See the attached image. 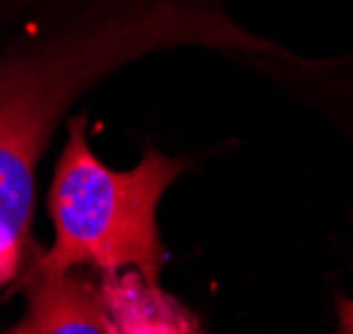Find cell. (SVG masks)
I'll list each match as a JSON object with an SVG mask.
<instances>
[{
    "instance_id": "6da1fadb",
    "label": "cell",
    "mask_w": 353,
    "mask_h": 334,
    "mask_svg": "<svg viewBox=\"0 0 353 334\" xmlns=\"http://www.w3.org/2000/svg\"><path fill=\"white\" fill-rule=\"evenodd\" d=\"M173 45L292 59L205 0H109L0 61V286L32 255L37 159L59 117L104 74Z\"/></svg>"
},
{
    "instance_id": "7a4b0ae2",
    "label": "cell",
    "mask_w": 353,
    "mask_h": 334,
    "mask_svg": "<svg viewBox=\"0 0 353 334\" xmlns=\"http://www.w3.org/2000/svg\"><path fill=\"white\" fill-rule=\"evenodd\" d=\"M181 170V159L154 149L136 167L112 170L90 152L85 117H72L48 191L53 244L30 260L24 279L93 268L101 276L136 271L157 284L165 265L157 205Z\"/></svg>"
},
{
    "instance_id": "3957f363",
    "label": "cell",
    "mask_w": 353,
    "mask_h": 334,
    "mask_svg": "<svg viewBox=\"0 0 353 334\" xmlns=\"http://www.w3.org/2000/svg\"><path fill=\"white\" fill-rule=\"evenodd\" d=\"M8 334H112L99 284L83 273L27 276V311Z\"/></svg>"
},
{
    "instance_id": "277c9868",
    "label": "cell",
    "mask_w": 353,
    "mask_h": 334,
    "mask_svg": "<svg viewBox=\"0 0 353 334\" xmlns=\"http://www.w3.org/2000/svg\"><path fill=\"white\" fill-rule=\"evenodd\" d=\"M99 295L112 334H205L176 298L136 271L104 273Z\"/></svg>"
},
{
    "instance_id": "5b68a950",
    "label": "cell",
    "mask_w": 353,
    "mask_h": 334,
    "mask_svg": "<svg viewBox=\"0 0 353 334\" xmlns=\"http://www.w3.org/2000/svg\"><path fill=\"white\" fill-rule=\"evenodd\" d=\"M340 334H353V300L340 302Z\"/></svg>"
}]
</instances>
